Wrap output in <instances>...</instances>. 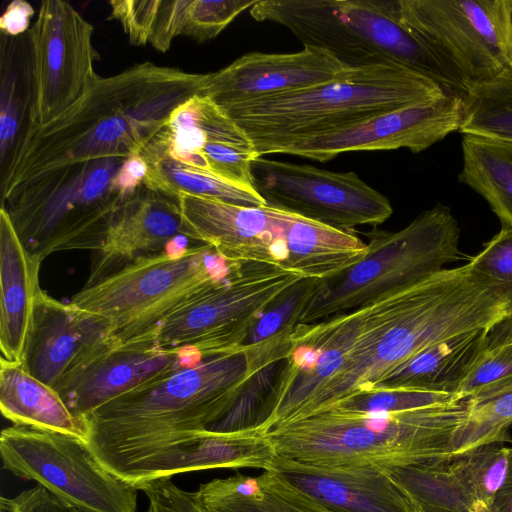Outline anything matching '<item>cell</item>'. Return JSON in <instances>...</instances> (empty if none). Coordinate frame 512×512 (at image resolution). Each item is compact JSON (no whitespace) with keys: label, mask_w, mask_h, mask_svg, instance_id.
Returning a JSON list of instances; mask_svg holds the SVG:
<instances>
[{"label":"cell","mask_w":512,"mask_h":512,"mask_svg":"<svg viewBox=\"0 0 512 512\" xmlns=\"http://www.w3.org/2000/svg\"><path fill=\"white\" fill-rule=\"evenodd\" d=\"M206 74L142 62L96 79L87 95L43 126H22L2 169V201L58 169L140 154L171 112L201 94Z\"/></svg>","instance_id":"1"},{"label":"cell","mask_w":512,"mask_h":512,"mask_svg":"<svg viewBox=\"0 0 512 512\" xmlns=\"http://www.w3.org/2000/svg\"><path fill=\"white\" fill-rule=\"evenodd\" d=\"M511 317L512 306L502 289L468 262L366 304L352 329L350 353L290 420L373 390L438 342L469 331L491 330Z\"/></svg>","instance_id":"2"},{"label":"cell","mask_w":512,"mask_h":512,"mask_svg":"<svg viewBox=\"0 0 512 512\" xmlns=\"http://www.w3.org/2000/svg\"><path fill=\"white\" fill-rule=\"evenodd\" d=\"M260 373L244 346L207 357L93 411L85 418L88 443L138 488L157 462L223 418Z\"/></svg>","instance_id":"3"},{"label":"cell","mask_w":512,"mask_h":512,"mask_svg":"<svg viewBox=\"0 0 512 512\" xmlns=\"http://www.w3.org/2000/svg\"><path fill=\"white\" fill-rule=\"evenodd\" d=\"M466 413V399L401 411L328 407L264 434L277 457L390 474L452 458V440Z\"/></svg>","instance_id":"4"},{"label":"cell","mask_w":512,"mask_h":512,"mask_svg":"<svg viewBox=\"0 0 512 512\" xmlns=\"http://www.w3.org/2000/svg\"><path fill=\"white\" fill-rule=\"evenodd\" d=\"M449 94L436 81L400 65L353 69L341 79L220 108L259 157L292 142L333 132L379 114Z\"/></svg>","instance_id":"5"},{"label":"cell","mask_w":512,"mask_h":512,"mask_svg":"<svg viewBox=\"0 0 512 512\" xmlns=\"http://www.w3.org/2000/svg\"><path fill=\"white\" fill-rule=\"evenodd\" d=\"M256 21L288 28L304 45L325 50L346 66L400 65L463 97L456 83L403 27L397 0H258Z\"/></svg>","instance_id":"6"},{"label":"cell","mask_w":512,"mask_h":512,"mask_svg":"<svg viewBox=\"0 0 512 512\" xmlns=\"http://www.w3.org/2000/svg\"><path fill=\"white\" fill-rule=\"evenodd\" d=\"M459 237L456 218L440 203L399 231L372 233L361 260L335 276L318 279L298 324L357 309L447 268L466 257Z\"/></svg>","instance_id":"7"},{"label":"cell","mask_w":512,"mask_h":512,"mask_svg":"<svg viewBox=\"0 0 512 512\" xmlns=\"http://www.w3.org/2000/svg\"><path fill=\"white\" fill-rule=\"evenodd\" d=\"M127 158L64 167L2 201L27 252L43 262L63 250L96 251L124 198L113 180Z\"/></svg>","instance_id":"8"},{"label":"cell","mask_w":512,"mask_h":512,"mask_svg":"<svg viewBox=\"0 0 512 512\" xmlns=\"http://www.w3.org/2000/svg\"><path fill=\"white\" fill-rule=\"evenodd\" d=\"M230 266L208 245L181 247L139 258L69 302L108 319L118 340H141Z\"/></svg>","instance_id":"9"},{"label":"cell","mask_w":512,"mask_h":512,"mask_svg":"<svg viewBox=\"0 0 512 512\" xmlns=\"http://www.w3.org/2000/svg\"><path fill=\"white\" fill-rule=\"evenodd\" d=\"M303 279L276 265L231 263L225 275L141 340L166 348H192L206 358L237 351L260 317Z\"/></svg>","instance_id":"10"},{"label":"cell","mask_w":512,"mask_h":512,"mask_svg":"<svg viewBox=\"0 0 512 512\" xmlns=\"http://www.w3.org/2000/svg\"><path fill=\"white\" fill-rule=\"evenodd\" d=\"M511 0H397L403 27L464 96L512 67Z\"/></svg>","instance_id":"11"},{"label":"cell","mask_w":512,"mask_h":512,"mask_svg":"<svg viewBox=\"0 0 512 512\" xmlns=\"http://www.w3.org/2000/svg\"><path fill=\"white\" fill-rule=\"evenodd\" d=\"M0 456L3 469L84 512H136L138 489L106 468L81 438L12 425L1 431Z\"/></svg>","instance_id":"12"},{"label":"cell","mask_w":512,"mask_h":512,"mask_svg":"<svg viewBox=\"0 0 512 512\" xmlns=\"http://www.w3.org/2000/svg\"><path fill=\"white\" fill-rule=\"evenodd\" d=\"M93 26L72 5L45 0L29 30L31 89L25 124L43 126L81 101L99 75ZM24 124V125H25Z\"/></svg>","instance_id":"13"},{"label":"cell","mask_w":512,"mask_h":512,"mask_svg":"<svg viewBox=\"0 0 512 512\" xmlns=\"http://www.w3.org/2000/svg\"><path fill=\"white\" fill-rule=\"evenodd\" d=\"M251 186L266 205L335 228L377 226L392 214L389 200L355 172H332L307 164L262 157L250 168Z\"/></svg>","instance_id":"14"},{"label":"cell","mask_w":512,"mask_h":512,"mask_svg":"<svg viewBox=\"0 0 512 512\" xmlns=\"http://www.w3.org/2000/svg\"><path fill=\"white\" fill-rule=\"evenodd\" d=\"M205 358L192 348L112 336L87 351L54 389L74 415L85 419L104 404Z\"/></svg>","instance_id":"15"},{"label":"cell","mask_w":512,"mask_h":512,"mask_svg":"<svg viewBox=\"0 0 512 512\" xmlns=\"http://www.w3.org/2000/svg\"><path fill=\"white\" fill-rule=\"evenodd\" d=\"M465 116L464 99L445 94L439 99L379 114L340 130L298 140L277 149L327 162L346 152L396 150L419 153L459 131Z\"/></svg>","instance_id":"16"},{"label":"cell","mask_w":512,"mask_h":512,"mask_svg":"<svg viewBox=\"0 0 512 512\" xmlns=\"http://www.w3.org/2000/svg\"><path fill=\"white\" fill-rule=\"evenodd\" d=\"M191 240L212 247L229 263L256 262L286 268L290 212L243 207L179 192L175 196Z\"/></svg>","instance_id":"17"},{"label":"cell","mask_w":512,"mask_h":512,"mask_svg":"<svg viewBox=\"0 0 512 512\" xmlns=\"http://www.w3.org/2000/svg\"><path fill=\"white\" fill-rule=\"evenodd\" d=\"M352 70L327 51L314 47L285 54L251 52L207 73L201 95L224 108L329 83L348 76Z\"/></svg>","instance_id":"18"},{"label":"cell","mask_w":512,"mask_h":512,"mask_svg":"<svg viewBox=\"0 0 512 512\" xmlns=\"http://www.w3.org/2000/svg\"><path fill=\"white\" fill-rule=\"evenodd\" d=\"M187 238L190 239L176 198L142 185L114 212L95 251L85 286L139 258L165 252L168 244Z\"/></svg>","instance_id":"19"},{"label":"cell","mask_w":512,"mask_h":512,"mask_svg":"<svg viewBox=\"0 0 512 512\" xmlns=\"http://www.w3.org/2000/svg\"><path fill=\"white\" fill-rule=\"evenodd\" d=\"M113 336L108 319L59 301L44 290L36 296L22 364L53 387L92 347Z\"/></svg>","instance_id":"20"},{"label":"cell","mask_w":512,"mask_h":512,"mask_svg":"<svg viewBox=\"0 0 512 512\" xmlns=\"http://www.w3.org/2000/svg\"><path fill=\"white\" fill-rule=\"evenodd\" d=\"M273 470L342 512H417L408 494L389 473L318 467L277 456Z\"/></svg>","instance_id":"21"},{"label":"cell","mask_w":512,"mask_h":512,"mask_svg":"<svg viewBox=\"0 0 512 512\" xmlns=\"http://www.w3.org/2000/svg\"><path fill=\"white\" fill-rule=\"evenodd\" d=\"M42 261L23 246L8 212L0 210V349L1 358L21 362L34 303L41 290Z\"/></svg>","instance_id":"22"},{"label":"cell","mask_w":512,"mask_h":512,"mask_svg":"<svg viewBox=\"0 0 512 512\" xmlns=\"http://www.w3.org/2000/svg\"><path fill=\"white\" fill-rule=\"evenodd\" d=\"M275 458L273 447L259 428L233 432L206 430L157 462L142 484L161 477L216 468L269 471L273 470Z\"/></svg>","instance_id":"23"},{"label":"cell","mask_w":512,"mask_h":512,"mask_svg":"<svg viewBox=\"0 0 512 512\" xmlns=\"http://www.w3.org/2000/svg\"><path fill=\"white\" fill-rule=\"evenodd\" d=\"M204 512H342L297 488L275 470L256 477L236 473L201 484Z\"/></svg>","instance_id":"24"},{"label":"cell","mask_w":512,"mask_h":512,"mask_svg":"<svg viewBox=\"0 0 512 512\" xmlns=\"http://www.w3.org/2000/svg\"><path fill=\"white\" fill-rule=\"evenodd\" d=\"M489 331H469L434 344L411 358L373 390L402 389L458 395L463 380L488 347Z\"/></svg>","instance_id":"25"},{"label":"cell","mask_w":512,"mask_h":512,"mask_svg":"<svg viewBox=\"0 0 512 512\" xmlns=\"http://www.w3.org/2000/svg\"><path fill=\"white\" fill-rule=\"evenodd\" d=\"M0 409L13 425L89 439L86 420L74 415L57 391L31 375L22 362L0 360Z\"/></svg>","instance_id":"26"},{"label":"cell","mask_w":512,"mask_h":512,"mask_svg":"<svg viewBox=\"0 0 512 512\" xmlns=\"http://www.w3.org/2000/svg\"><path fill=\"white\" fill-rule=\"evenodd\" d=\"M286 269L305 278L326 279L361 260L368 252L354 233L291 213L285 234Z\"/></svg>","instance_id":"27"},{"label":"cell","mask_w":512,"mask_h":512,"mask_svg":"<svg viewBox=\"0 0 512 512\" xmlns=\"http://www.w3.org/2000/svg\"><path fill=\"white\" fill-rule=\"evenodd\" d=\"M458 181L489 204L502 227L512 228V143L463 135Z\"/></svg>","instance_id":"28"},{"label":"cell","mask_w":512,"mask_h":512,"mask_svg":"<svg viewBox=\"0 0 512 512\" xmlns=\"http://www.w3.org/2000/svg\"><path fill=\"white\" fill-rule=\"evenodd\" d=\"M140 155L148 166L143 185L150 190L173 198L177 193L185 192L243 207L267 206L264 199L252 187L182 164L147 146Z\"/></svg>","instance_id":"29"},{"label":"cell","mask_w":512,"mask_h":512,"mask_svg":"<svg viewBox=\"0 0 512 512\" xmlns=\"http://www.w3.org/2000/svg\"><path fill=\"white\" fill-rule=\"evenodd\" d=\"M450 460L400 468L390 475L417 512H485L453 475Z\"/></svg>","instance_id":"30"},{"label":"cell","mask_w":512,"mask_h":512,"mask_svg":"<svg viewBox=\"0 0 512 512\" xmlns=\"http://www.w3.org/2000/svg\"><path fill=\"white\" fill-rule=\"evenodd\" d=\"M463 99L460 133L512 143V67L472 88Z\"/></svg>","instance_id":"31"},{"label":"cell","mask_w":512,"mask_h":512,"mask_svg":"<svg viewBox=\"0 0 512 512\" xmlns=\"http://www.w3.org/2000/svg\"><path fill=\"white\" fill-rule=\"evenodd\" d=\"M466 402V416L452 440L453 455L481 445L511 441L512 385Z\"/></svg>","instance_id":"32"},{"label":"cell","mask_w":512,"mask_h":512,"mask_svg":"<svg viewBox=\"0 0 512 512\" xmlns=\"http://www.w3.org/2000/svg\"><path fill=\"white\" fill-rule=\"evenodd\" d=\"M510 455L511 448L492 443L455 454L449 461L453 475L485 512L506 479Z\"/></svg>","instance_id":"33"},{"label":"cell","mask_w":512,"mask_h":512,"mask_svg":"<svg viewBox=\"0 0 512 512\" xmlns=\"http://www.w3.org/2000/svg\"><path fill=\"white\" fill-rule=\"evenodd\" d=\"M512 385V342L488 346L463 380V399L493 393Z\"/></svg>","instance_id":"34"},{"label":"cell","mask_w":512,"mask_h":512,"mask_svg":"<svg viewBox=\"0 0 512 512\" xmlns=\"http://www.w3.org/2000/svg\"><path fill=\"white\" fill-rule=\"evenodd\" d=\"M258 0H188L182 35L198 42L217 37L239 14Z\"/></svg>","instance_id":"35"},{"label":"cell","mask_w":512,"mask_h":512,"mask_svg":"<svg viewBox=\"0 0 512 512\" xmlns=\"http://www.w3.org/2000/svg\"><path fill=\"white\" fill-rule=\"evenodd\" d=\"M459 400L463 399L458 395L447 393L375 389L341 400L329 407H340L356 411H401Z\"/></svg>","instance_id":"36"},{"label":"cell","mask_w":512,"mask_h":512,"mask_svg":"<svg viewBox=\"0 0 512 512\" xmlns=\"http://www.w3.org/2000/svg\"><path fill=\"white\" fill-rule=\"evenodd\" d=\"M468 263L497 284L512 306V228L502 227Z\"/></svg>","instance_id":"37"},{"label":"cell","mask_w":512,"mask_h":512,"mask_svg":"<svg viewBox=\"0 0 512 512\" xmlns=\"http://www.w3.org/2000/svg\"><path fill=\"white\" fill-rule=\"evenodd\" d=\"M160 0H112L108 19L120 22L133 45H145L152 36Z\"/></svg>","instance_id":"38"},{"label":"cell","mask_w":512,"mask_h":512,"mask_svg":"<svg viewBox=\"0 0 512 512\" xmlns=\"http://www.w3.org/2000/svg\"><path fill=\"white\" fill-rule=\"evenodd\" d=\"M171 478L154 479L137 488L148 498L147 512H204L196 493L180 489Z\"/></svg>","instance_id":"39"},{"label":"cell","mask_w":512,"mask_h":512,"mask_svg":"<svg viewBox=\"0 0 512 512\" xmlns=\"http://www.w3.org/2000/svg\"><path fill=\"white\" fill-rule=\"evenodd\" d=\"M188 0H160L149 43L160 52L169 50L173 39L182 35Z\"/></svg>","instance_id":"40"},{"label":"cell","mask_w":512,"mask_h":512,"mask_svg":"<svg viewBox=\"0 0 512 512\" xmlns=\"http://www.w3.org/2000/svg\"><path fill=\"white\" fill-rule=\"evenodd\" d=\"M0 512H84L52 495L41 485L13 498L1 496Z\"/></svg>","instance_id":"41"},{"label":"cell","mask_w":512,"mask_h":512,"mask_svg":"<svg viewBox=\"0 0 512 512\" xmlns=\"http://www.w3.org/2000/svg\"><path fill=\"white\" fill-rule=\"evenodd\" d=\"M16 79L14 76H8L3 79L1 116H0V144L1 160L9 158L14 144L21 131L23 121L18 117V102L15 99Z\"/></svg>","instance_id":"42"},{"label":"cell","mask_w":512,"mask_h":512,"mask_svg":"<svg viewBox=\"0 0 512 512\" xmlns=\"http://www.w3.org/2000/svg\"><path fill=\"white\" fill-rule=\"evenodd\" d=\"M148 173V166L140 154L125 159L114 177V188L124 197L128 198L144 184Z\"/></svg>","instance_id":"43"},{"label":"cell","mask_w":512,"mask_h":512,"mask_svg":"<svg viewBox=\"0 0 512 512\" xmlns=\"http://www.w3.org/2000/svg\"><path fill=\"white\" fill-rule=\"evenodd\" d=\"M34 15L33 7L24 0H13L0 17V29L5 35L17 36L24 33Z\"/></svg>","instance_id":"44"},{"label":"cell","mask_w":512,"mask_h":512,"mask_svg":"<svg viewBox=\"0 0 512 512\" xmlns=\"http://www.w3.org/2000/svg\"><path fill=\"white\" fill-rule=\"evenodd\" d=\"M489 512H512V448L506 479L496 493Z\"/></svg>","instance_id":"45"},{"label":"cell","mask_w":512,"mask_h":512,"mask_svg":"<svg viewBox=\"0 0 512 512\" xmlns=\"http://www.w3.org/2000/svg\"><path fill=\"white\" fill-rule=\"evenodd\" d=\"M488 340V346L512 342V317L493 327Z\"/></svg>","instance_id":"46"},{"label":"cell","mask_w":512,"mask_h":512,"mask_svg":"<svg viewBox=\"0 0 512 512\" xmlns=\"http://www.w3.org/2000/svg\"><path fill=\"white\" fill-rule=\"evenodd\" d=\"M510 21H511V27H512V0L510 5Z\"/></svg>","instance_id":"47"}]
</instances>
